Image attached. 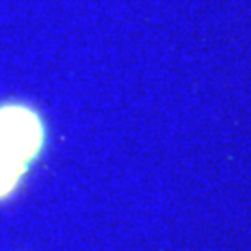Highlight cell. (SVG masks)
Masks as SVG:
<instances>
[{"label": "cell", "mask_w": 251, "mask_h": 251, "mask_svg": "<svg viewBox=\"0 0 251 251\" xmlns=\"http://www.w3.org/2000/svg\"><path fill=\"white\" fill-rule=\"evenodd\" d=\"M43 125L34 110L6 106L0 110V198L19 184L43 147Z\"/></svg>", "instance_id": "obj_1"}]
</instances>
